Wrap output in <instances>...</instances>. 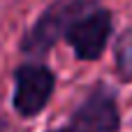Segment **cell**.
<instances>
[{"instance_id": "3957f363", "label": "cell", "mask_w": 132, "mask_h": 132, "mask_svg": "<svg viewBox=\"0 0 132 132\" xmlns=\"http://www.w3.org/2000/svg\"><path fill=\"white\" fill-rule=\"evenodd\" d=\"M111 12L109 9H90L84 16H79L65 32V42L74 49L77 58L81 60H95L102 56L109 35H111Z\"/></svg>"}, {"instance_id": "6da1fadb", "label": "cell", "mask_w": 132, "mask_h": 132, "mask_svg": "<svg viewBox=\"0 0 132 132\" xmlns=\"http://www.w3.org/2000/svg\"><path fill=\"white\" fill-rule=\"evenodd\" d=\"M100 0H53L39 19L26 30L21 39V51L26 56H44L53 49V44L63 37V32L86 12L95 9Z\"/></svg>"}, {"instance_id": "277c9868", "label": "cell", "mask_w": 132, "mask_h": 132, "mask_svg": "<svg viewBox=\"0 0 132 132\" xmlns=\"http://www.w3.org/2000/svg\"><path fill=\"white\" fill-rule=\"evenodd\" d=\"M121 123L116 95L107 86H97L74 111L70 128L77 132H116Z\"/></svg>"}, {"instance_id": "52a82bcc", "label": "cell", "mask_w": 132, "mask_h": 132, "mask_svg": "<svg viewBox=\"0 0 132 132\" xmlns=\"http://www.w3.org/2000/svg\"><path fill=\"white\" fill-rule=\"evenodd\" d=\"M2 125H5V123H2V118H0V130H2Z\"/></svg>"}, {"instance_id": "8992f818", "label": "cell", "mask_w": 132, "mask_h": 132, "mask_svg": "<svg viewBox=\"0 0 132 132\" xmlns=\"http://www.w3.org/2000/svg\"><path fill=\"white\" fill-rule=\"evenodd\" d=\"M53 132H77V130H74V128H70V125H67V128H60V130H53Z\"/></svg>"}, {"instance_id": "5b68a950", "label": "cell", "mask_w": 132, "mask_h": 132, "mask_svg": "<svg viewBox=\"0 0 132 132\" xmlns=\"http://www.w3.org/2000/svg\"><path fill=\"white\" fill-rule=\"evenodd\" d=\"M114 56H116L118 77H121L123 81H132V28L130 30H123V32L118 35Z\"/></svg>"}, {"instance_id": "7a4b0ae2", "label": "cell", "mask_w": 132, "mask_h": 132, "mask_svg": "<svg viewBox=\"0 0 132 132\" xmlns=\"http://www.w3.org/2000/svg\"><path fill=\"white\" fill-rule=\"evenodd\" d=\"M53 86L56 79L46 65H21L14 74V109L26 118L37 116L49 104Z\"/></svg>"}]
</instances>
